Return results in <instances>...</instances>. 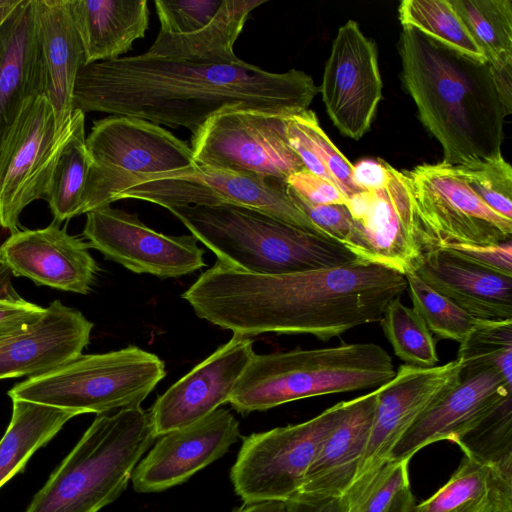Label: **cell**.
Wrapping results in <instances>:
<instances>
[{"instance_id":"obj_31","label":"cell","mask_w":512,"mask_h":512,"mask_svg":"<svg viewBox=\"0 0 512 512\" xmlns=\"http://www.w3.org/2000/svg\"><path fill=\"white\" fill-rule=\"evenodd\" d=\"M89 168L85 114L80 109H74L69 137L57 158L44 197L58 224L80 215Z\"/></svg>"},{"instance_id":"obj_10","label":"cell","mask_w":512,"mask_h":512,"mask_svg":"<svg viewBox=\"0 0 512 512\" xmlns=\"http://www.w3.org/2000/svg\"><path fill=\"white\" fill-rule=\"evenodd\" d=\"M348 402H338L305 422L245 437L230 471L235 493L243 503L293 498Z\"/></svg>"},{"instance_id":"obj_2","label":"cell","mask_w":512,"mask_h":512,"mask_svg":"<svg viewBox=\"0 0 512 512\" xmlns=\"http://www.w3.org/2000/svg\"><path fill=\"white\" fill-rule=\"evenodd\" d=\"M406 290L404 274L360 259L280 275L247 273L217 261L181 297L199 318L233 334L312 335L326 342L380 322L388 304Z\"/></svg>"},{"instance_id":"obj_25","label":"cell","mask_w":512,"mask_h":512,"mask_svg":"<svg viewBox=\"0 0 512 512\" xmlns=\"http://www.w3.org/2000/svg\"><path fill=\"white\" fill-rule=\"evenodd\" d=\"M378 392L379 387L349 400L342 417L323 441L295 496L332 498L345 495L356 477L366 449Z\"/></svg>"},{"instance_id":"obj_37","label":"cell","mask_w":512,"mask_h":512,"mask_svg":"<svg viewBox=\"0 0 512 512\" xmlns=\"http://www.w3.org/2000/svg\"><path fill=\"white\" fill-rule=\"evenodd\" d=\"M413 310L429 331L440 339L462 343L482 321L423 282L413 270L405 274Z\"/></svg>"},{"instance_id":"obj_12","label":"cell","mask_w":512,"mask_h":512,"mask_svg":"<svg viewBox=\"0 0 512 512\" xmlns=\"http://www.w3.org/2000/svg\"><path fill=\"white\" fill-rule=\"evenodd\" d=\"M283 111L230 108L211 116L191 137L197 165L286 181L304 169L286 136Z\"/></svg>"},{"instance_id":"obj_24","label":"cell","mask_w":512,"mask_h":512,"mask_svg":"<svg viewBox=\"0 0 512 512\" xmlns=\"http://www.w3.org/2000/svg\"><path fill=\"white\" fill-rule=\"evenodd\" d=\"M36 0H20L0 24V119L10 124L24 103L47 93Z\"/></svg>"},{"instance_id":"obj_5","label":"cell","mask_w":512,"mask_h":512,"mask_svg":"<svg viewBox=\"0 0 512 512\" xmlns=\"http://www.w3.org/2000/svg\"><path fill=\"white\" fill-rule=\"evenodd\" d=\"M156 438L141 407L97 414L25 512L100 511L126 489Z\"/></svg>"},{"instance_id":"obj_28","label":"cell","mask_w":512,"mask_h":512,"mask_svg":"<svg viewBox=\"0 0 512 512\" xmlns=\"http://www.w3.org/2000/svg\"><path fill=\"white\" fill-rule=\"evenodd\" d=\"M267 0H223L214 18L198 31L183 35L158 33L145 52L150 56L235 63L234 44L249 14Z\"/></svg>"},{"instance_id":"obj_17","label":"cell","mask_w":512,"mask_h":512,"mask_svg":"<svg viewBox=\"0 0 512 512\" xmlns=\"http://www.w3.org/2000/svg\"><path fill=\"white\" fill-rule=\"evenodd\" d=\"M390 179L379 190L360 191L347 199L359 236L358 259L413 270L422 251L416 241L415 217L403 171L389 164Z\"/></svg>"},{"instance_id":"obj_22","label":"cell","mask_w":512,"mask_h":512,"mask_svg":"<svg viewBox=\"0 0 512 512\" xmlns=\"http://www.w3.org/2000/svg\"><path fill=\"white\" fill-rule=\"evenodd\" d=\"M93 328L79 310L54 300L34 323L0 337V380L46 374L82 355Z\"/></svg>"},{"instance_id":"obj_44","label":"cell","mask_w":512,"mask_h":512,"mask_svg":"<svg viewBox=\"0 0 512 512\" xmlns=\"http://www.w3.org/2000/svg\"><path fill=\"white\" fill-rule=\"evenodd\" d=\"M447 248L463 259L494 271L512 276V241L491 245L453 244Z\"/></svg>"},{"instance_id":"obj_14","label":"cell","mask_w":512,"mask_h":512,"mask_svg":"<svg viewBox=\"0 0 512 512\" xmlns=\"http://www.w3.org/2000/svg\"><path fill=\"white\" fill-rule=\"evenodd\" d=\"M82 234L89 248L135 273L174 278L206 266L204 251L192 234L157 232L137 214L111 206L86 213Z\"/></svg>"},{"instance_id":"obj_34","label":"cell","mask_w":512,"mask_h":512,"mask_svg":"<svg viewBox=\"0 0 512 512\" xmlns=\"http://www.w3.org/2000/svg\"><path fill=\"white\" fill-rule=\"evenodd\" d=\"M453 443L466 457L512 477V396Z\"/></svg>"},{"instance_id":"obj_48","label":"cell","mask_w":512,"mask_h":512,"mask_svg":"<svg viewBox=\"0 0 512 512\" xmlns=\"http://www.w3.org/2000/svg\"><path fill=\"white\" fill-rule=\"evenodd\" d=\"M233 512H287V502L268 500L251 504H243Z\"/></svg>"},{"instance_id":"obj_7","label":"cell","mask_w":512,"mask_h":512,"mask_svg":"<svg viewBox=\"0 0 512 512\" xmlns=\"http://www.w3.org/2000/svg\"><path fill=\"white\" fill-rule=\"evenodd\" d=\"M165 364L136 346L80 355L14 385L8 396L75 412L110 413L140 404L165 377Z\"/></svg>"},{"instance_id":"obj_45","label":"cell","mask_w":512,"mask_h":512,"mask_svg":"<svg viewBox=\"0 0 512 512\" xmlns=\"http://www.w3.org/2000/svg\"><path fill=\"white\" fill-rule=\"evenodd\" d=\"M44 312L45 308L22 299L15 292L0 295V337L34 323Z\"/></svg>"},{"instance_id":"obj_36","label":"cell","mask_w":512,"mask_h":512,"mask_svg":"<svg viewBox=\"0 0 512 512\" xmlns=\"http://www.w3.org/2000/svg\"><path fill=\"white\" fill-rule=\"evenodd\" d=\"M461 376L495 369L512 384V320L481 321L460 343Z\"/></svg>"},{"instance_id":"obj_16","label":"cell","mask_w":512,"mask_h":512,"mask_svg":"<svg viewBox=\"0 0 512 512\" xmlns=\"http://www.w3.org/2000/svg\"><path fill=\"white\" fill-rule=\"evenodd\" d=\"M461 370L459 358L428 368L403 364L379 387L366 449L347 492L362 487L388 461L391 450L415 420L460 381Z\"/></svg>"},{"instance_id":"obj_49","label":"cell","mask_w":512,"mask_h":512,"mask_svg":"<svg viewBox=\"0 0 512 512\" xmlns=\"http://www.w3.org/2000/svg\"><path fill=\"white\" fill-rule=\"evenodd\" d=\"M410 486L399 491L384 512H410L414 505Z\"/></svg>"},{"instance_id":"obj_13","label":"cell","mask_w":512,"mask_h":512,"mask_svg":"<svg viewBox=\"0 0 512 512\" xmlns=\"http://www.w3.org/2000/svg\"><path fill=\"white\" fill-rule=\"evenodd\" d=\"M71 131L56 128L54 110L45 95L27 100L0 136V227L19 231L26 206L44 199L57 158Z\"/></svg>"},{"instance_id":"obj_32","label":"cell","mask_w":512,"mask_h":512,"mask_svg":"<svg viewBox=\"0 0 512 512\" xmlns=\"http://www.w3.org/2000/svg\"><path fill=\"white\" fill-rule=\"evenodd\" d=\"M449 1L491 67H512V1Z\"/></svg>"},{"instance_id":"obj_42","label":"cell","mask_w":512,"mask_h":512,"mask_svg":"<svg viewBox=\"0 0 512 512\" xmlns=\"http://www.w3.org/2000/svg\"><path fill=\"white\" fill-rule=\"evenodd\" d=\"M288 191L295 204L321 232L342 243L356 255L359 236L345 204L312 205L299 198L289 187Z\"/></svg>"},{"instance_id":"obj_26","label":"cell","mask_w":512,"mask_h":512,"mask_svg":"<svg viewBox=\"0 0 512 512\" xmlns=\"http://www.w3.org/2000/svg\"><path fill=\"white\" fill-rule=\"evenodd\" d=\"M36 9L48 78L46 97L61 133L74 111L73 92L77 75L85 65L84 49L70 0H36Z\"/></svg>"},{"instance_id":"obj_3","label":"cell","mask_w":512,"mask_h":512,"mask_svg":"<svg viewBox=\"0 0 512 512\" xmlns=\"http://www.w3.org/2000/svg\"><path fill=\"white\" fill-rule=\"evenodd\" d=\"M399 53L403 83L422 124L442 146V162L472 165L502 155L504 122L511 114L487 61L412 27H403Z\"/></svg>"},{"instance_id":"obj_27","label":"cell","mask_w":512,"mask_h":512,"mask_svg":"<svg viewBox=\"0 0 512 512\" xmlns=\"http://www.w3.org/2000/svg\"><path fill=\"white\" fill-rule=\"evenodd\" d=\"M70 6L85 65L120 58L149 26L146 0H70Z\"/></svg>"},{"instance_id":"obj_33","label":"cell","mask_w":512,"mask_h":512,"mask_svg":"<svg viewBox=\"0 0 512 512\" xmlns=\"http://www.w3.org/2000/svg\"><path fill=\"white\" fill-rule=\"evenodd\" d=\"M398 14L403 27H412L456 51L486 61L449 0H403Z\"/></svg>"},{"instance_id":"obj_30","label":"cell","mask_w":512,"mask_h":512,"mask_svg":"<svg viewBox=\"0 0 512 512\" xmlns=\"http://www.w3.org/2000/svg\"><path fill=\"white\" fill-rule=\"evenodd\" d=\"M10 423L0 439V488L25 467L77 414L42 403L14 399Z\"/></svg>"},{"instance_id":"obj_11","label":"cell","mask_w":512,"mask_h":512,"mask_svg":"<svg viewBox=\"0 0 512 512\" xmlns=\"http://www.w3.org/2000/svg\"><path fill=\"white\" fill-rule=\"evenodd\" d=\"M123 199L147 201L166 209L185 206H238L326 236L295 204L286 181L197 164L184 170L143 177L134 186L124 190L116 201Z\"/></svg>"},{"instance_id":"obj_40","label":"cell","mask_w":512,"mask_h":512,"mask_svg":"<svg viewBox=\"0 0 512 512\" xmlns=\"http://www.w3.org/2000/svg\"><path fill=\"white\" fill-rule=\"evenodd\" d=\"M409 460H388L359 489L344 495L349 512H384L395 495L409 485Z\"/></svg>"},{"instance_id":"obj_20","label":"cell","mask_w":512,"mask_h":512,"mask_svg":"<svg viewBox=\"0 0 512 512\" xmlns=\"http://www.w3.org/2000/svg\"><path fill=\"white\" fill-rule=\"evenodd\" d=\"M88 249L87 242L53 221L42 229L12 233L0 246V266L37 285L87 294L98 273Z\"/></svg>"},{"instance_id":"obj_29","label":"cell","mask_w":512,"mask_h":512,"mask_svg":"<svg viewBox=\"0 0 512 512\" xmlns=\"http://www.w3.org/2000/svg\"><path fill=\"white\" fill-rule=\"evenodd\" d=\"M410 512H512V477L465 456L446 484Z\"/></svg>"},{"instance_id":"obj_6","label":"cell","mask_w":512,"mask_h":512,"mask_svg":"<svg viewBox=\"0 0 512 512\" xmlns=\"http://www.w3.org/2000/svg\"><path fill=\"white\" fill-rule=\"evenodd\" d=\"M395 374L391 356L375 343L254 354L228 403L246 415L295 400L376 389Z\"/></svg>"},{"instance_id":"obj_15","label":"cell","mask_w":512,"mask_h":512,"mask_svg":"<svg viewBox=\"0 0 512 512\" xmlns=\"http://www.w3.org/2000/svg\"><path fill=\"white\" fill-rule=\"evenodd\" d=\"M382 88L376 45L348 20L333 40L320 86L327 114L343 135L359 140L369 131Z\"/></svg>"},{"instance_id":"obj_21","label":"cell","mask_w":512,"mask_h":512,"mask_svg":"<svg viewBox=\"0 0 512 512\" xmlns=\"http://www.w3.org/2000/svg\"><path fill=\"white\" fill-rule=\"evenodd\" d=\"M512 384L495 369L461 376L460 381L427 408L398 440L388 460H410L429 444L454 442L511 395Z\"/></svg>"},{"instance_id":"obj_47","label":"cell","mask_w":512,"mask_h":512,"mask_svg":"<svg viewBox=\"0 0 512 512\" xmlns=\"http://www.w3.org/2000/svg\"><path fill=\"white\" fill-rule=\"evenodd\" d=\"M287 502V512H349L344 496L332 498H313L295 496Z\"/></svg>"},{"instance_id":"obj_51","label":"cell","mask_w":512,"mask_h":512,"mask_svg":"<svg viewBox=\"0 0 512 512\" xmlns=\"http://www.w3.org/2000/svg\"><path fill=\"white\" fill-rule=\"evenodd\" d=\"M2 130H3V125H2V122H1V119H0V136H1Z\"/></svg>"},{"instance_id":"obj_38","label":"cell","mask_w":512,"mask_h":512,"mask_svg":"<svg viewBox=\"0 0 512 512\" xmlns=\"http://www.w3.org/2000/svg\"><path fill=\"white\" fill-rule=\"evenodd\" d=\"M286 136L289 145L302 146L317 159L347 198L360 192L352 180L353 165L320 127L312 110L291 115L286 124Z\"/></svg>"},{"instance_id":"obj_9","label":"cell","mask_w":512,"mask_h":512,"mask_svg":"<svg viewBox=\"0 0 512 512\" xmlns=\"http://www.w3.org/2000/svg\"><path fill=\"white\" fill-rule=\"evenodd\" d=\"M422 253L453 244L491 245L511 240L512 220L492 210L444 162L402 170Z\"/></svg>"},{"instance_id":"obj_23","label":"cell","mask_w":512,"mask_h":512,"mask_svg":"<svg viewBox=\"0 0 512 512\" xmlns=\"http://www.w3.org/2000/svg\"><path fill=\"white\" fill-rule=\"evenodd\" d=\"M413 271L478 320H512V276L475 265L447 248L422 253Z\"/></svg>"},{"instance_id":"obj_4","label":"cell","mask_w":512,"mask_h":512,"mask_svg":"<svg viewBox=\"0 0 512 512\" xmlns=\"http://www.w3.org/2000/svg\"><path fill=\"white\" fill-rule=\"evenodd\" d=\"M230 268L260 275L325 269L358 258L345 245L262 212L231 205L168 208Z\"/></svg>"},{"instance_id":"obj_39","label":"cell","mask_w":512,"mask_h":512,"mask_svg":"<svg viewBox=\"0 0 512 512\" xmlns=\"http://www.w3.org/2000/svg\"><path fill=\"white\" fill-rule=\"evenodd\" d=\"M454 167L492 210L512 220V167L503 155L486 162Z\"/></svg>"},{"instance_id":"obj_1","label":"cell","mask_w":512,"mask_h":512,"mask_svg":"<svg viewBox=\"0 0 512 512\" xmlns=\"http://www.w3.org/2000/svg\"><path fill=\"white\" fill-rule=\"evenodd\" d=\"M319 92L301 70L275 73L243 60L218 63L143 53L84 65L76 78L73 107L184 127L194 134L224 109L297 114Z\"/></svg>"},{"instance_id":"obj_19","label":"cell","mask_w":512,"mask_h":512,"mask_svg":"<svg viewBox=\"0 0 512 512\" xmlns=\"http://www.w3.org/2000/svg\"><path fill=\"white\" fill-rule=\"evenodd\" d=\"M240 436L239 422L227 409L160 436L133 470L131 481L139 493H156L186 482L221 458Z\"/></svg>"},{"instance_id":"obj_43","label":"cell","mask_w":512,"mask_h":512,"mask_svg":"<svg viewBox=\"0 0 512 512\" xmlns=\"http://www.w3.org/2000/svg\"><path fill=\"white\" fill-rule=\"evenodd\" d=\"M286 182L292 192L312 205L346 204L348 199L334 183L305 168L290 175Z\"/></svg>"},{"instance_id":"obj_8","label":"cell","mask_w":512,"mask_h":512,"mask_svg":"<svg viewBox=\"0 0 512 512\" xmlns=\"http://www.w3.org/2000/svg\"><path fill=\"white\" fill-rule=\"evenodd\" d=\"M90 168L80 214L110 206L141 178L196 165L191 147L152 122L111 115L86 137Z\"/></svg>"},{"instance_id":"obj_35","label":"cell","mask_w":512,"mask_h":512,"mask_svg":"<svg viewBox=\"0 0 512 512\" xmlns=\"http://www.w3.org/2000/svg\"><path fill=\"white\" fill-rule=\"evenodd\" d=\"M395 355L406 364L421 368L438 365L436 342L423 320L403 304L392 300L379 322Z\"/></svg>"},{"instance_id":"obj_41","label":"cell","mask_w":512,"mask_h":512,"mask_svg":"<svg viewBox=\"0 0 512 512\" xmlns=\"http://www.w3.org/2000/svg\"><path fill=\"white\" fill-rule=\"evenodd\" d=\"M223 0H156L160 22L158 33L183 35L207 25L217 14Z\"/></svg>"},{"instance_id":"obj_46","label":"cell","mask_w":512,"mask_h":512,"mask_svg":"<svg viewBox=\"0 0 512 512\" xmlns=\"http://www.w3.org/2000/svg\"><path fill=\"white\" fill-rule=\"evenodd\" d=\"M389 179V164L382 159H362L353 165L352 180L360 191L382 189Z\"/></svg>"},{"instance_id":"obj_18","label":"cell","mask_w":512,"mask_h":512,"mask_svg":"<svg viewBox=\"0 0 512 512\" xmlns=\"http://www.w3.org/2000/svg\"><path fill=\"white\" fill-rule=\"evenodd\" d=\"M253 343L250 337L233 334L160 395L149 410L156 437L189 426L228 403L255 354Z\"/></svg>"},{"instance_id":"obj_50","label":"cell","mask_w":512,"mask_h":512,"mask_svg":"<svg viewBox=\"0 0 512 512\" xmlns=\"http://www.w3.org/2000/svg\"><path fill=\"white\" fill-rule=\"evenodd\" d=\"M20 0H0V24Z\"/></svg>"}]
</instances>
